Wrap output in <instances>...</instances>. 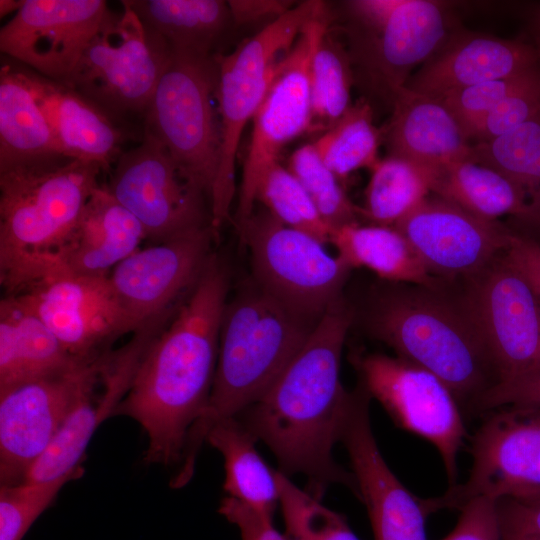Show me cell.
Returning a JSON list of instances; mask_svg holds the SVG:
<instances>
[{"label": "cell", "instance_id": "6da1fadb", "mask_svg": "<svg viewBox=\"0 0 540 540\" xmlns=\"http://www.w3.org/2000/svg\"><path fill=\"white\" fill-rule=\"evenodd\" d=\"M353 318L342 300L330 307L273 385L237 416L272 451L281 472L304 475L306 491L320 500L336 483L359 498L353 473L332 452L349 392L341 384L340 365Z\"/></svg>", "mask_w": 540, "mask_h": 540}, {"label": "cell", "instance_id": "7a4b0ae2", "mask_svg": "<svg viewBox=\"0 0 540 540\" xmlns=\"http://www.w3.org/2000/svg\"><path fill=\"white\" fill-rule=\"evenodd\" d=\"M228 290L227 270L212 255L171 322L148 347L116 411L145 431L147 463L180 462L188 432L209 398Z\"/></svg>", "mask_w": 540, "mask_h": 540}, {"label": "cell", "instance_id": "3957f363", "mask_svg": "<svg viewBox=\"0 0 540 540\" xmlns=\"http://www.w3.org/2000/svg\"><path fill=\"white\" fill-rule=\"evenodd\" d=\"M318 321L290 311L255 283L227 302L209 398L188 432L180 467L171 482L173 488H181L191 479L197 454L213 426L237 417L258 401Z\"/></svg>", "mask_w": 540, "mask_h": 540}, {"label": "cell", "instance_id": "277c9868", "mask_svg": "<svg viewBox=\"0 0 540 540\" xmlns=\"http://www.w3.org/2000/svg\"><path fill=\"white\" fill-rule=\"evenodd\" d=\"M373 295L369 333L396 356L441 379L458 403L472 402L498 383L490 353L462 296L441 287L391 283Z\"/></svg>", "mask_w": 540, "mask_h": 540}, {"label": "cell", "instance_id": "5b68a950", "mask_svg": "<svg viewBox=\"0 0 540 540\" xmlns=\"http://www.w3.org/2000/svg\"><path fill=\"white\" fill-rule=\"evenodd\" d=\"M103 169L63 155L0 170V283L14 295L43 278L101 185Z\"/></svg>", "mask_w": 540, "mask_h": 540}, {"label": "cell", "instance_id": "8992f818", "mask_svg": "<svg viewBox=\"0 0 540 540\" xmlns=\"http://www.w3.org/2000/svg\"><path fill=\"white\" fill-rule=\"evenodd\" d=\"M325 13L319 1L296 4L270 21L228 55L216 57V99L221 130L219 170L210 198L211 225L217 231L229 218L236 193L235 164L246 124L265 97L281 61L305 26Z\"/></svg>", "mask_w": 540, "mask_h": 540}, {"label": "cell", "instance_id": "52a82bcc", "mask_svg": "<svg viewBox=\"0 0 540 540\" xmlns=\"http://www.w3.org/2000/svg\"><path fill=\"white\" fill-rule=\"evenodd\" d=\"M216 58L172 53L143 128L166 148L182 174L210 201L221 155Z\"/></svg>", "mask_w": 540, "mask_h": 540}, {"label": "cell", "instance_id": "ba28073f", "mask_svg": "<svg viewBox=\"0 0 540 540\" xmlns=\"http://www.w3.org/2000/svg\"><path fill=\"white\" fill-rule=\"evenodd\" d=\"M110 10L71 75L62 82L121 123L144 120L170 60L168 48L121 1Z\"/></svg>", "mask_w": 540, "mask_h": 540}, {"label": "cell", "instance_id": "9c48e42d", "mask_svg": "<svg viewBox=\"0 0 540 540\" xmlns=\"http://www.w3.org/2000/svg\"><path fill=\"white\" fill-rule=\"evenodd\" d=\"M238 232L249 250L254 283L290 311L318 321L342 300L352 269L325 243L267 210L252 214Z\"/></svg>", "mask_w": 540, "mask_h": 540}, {"label": "cell", "instance_id": "30bf717a", "mask_svg": "<svg viewBox=\"0 0 540 540\" xmlns=\"http://www.w3.org/2000/svg\"><path fill=\"white\" fill-rule=\"evenodd\" d=\"M351 362L359 382L394 423L433 444L449 487L456 485L457 456L466 428L449 387L430 371L398 356L356 351Z\"/></svg>", "mask_w": 540, "mask_h": 540}, {"label": "cell", "instance_id": "8fae6325", "mask_svg": "<svg viewBox=\"0 0 540 540\" xmlns=\"http://www.w3.org/2000/svg\"><path fill=\"white\" fill-rule=\"evenodd\" d=\"M108 352L0 393L1 485L23 482L71 412L94 392Z\"/></svg>", "mask_w": 540, "mask_h": 540}, {"label": "cell", "instance_id": "7c38bea8", "mask_svg": "<svg viewBox=\"0 0 540 540\" xmlns=\"http://www.w3.org/2000/svg\"><path fill=\"white\" fill-rule=\"evenodd\" d=\"M489 415L471 443L467 480L441 496L422 499L427 514L461 509L470 500H498L540 491V406H506Z\"/></svg>", "mask_w": 540, "mask_h": 540}, {"label": "cell", "instance_id": "4fadbf2b", "mask_svg": "<svg viewBox=\"0 0 540 540\" xmlns=\"http://www.w3.org/2000/svg\"><path fill=\"white\" fill-rule=\"evenodd\" d=\"M325 13L309 22L278 71L255 115L238 192L236 227L253 214L259 186L283 147L311 127L310 63L328 29Z\"/></svg>", "mask_w": 540, "mask_h": 540}, {"label": "cell", "instance_id": "5bb4252c", "mask_svg": "<svg viewBox=\"0 0 540 540\" xmlns=\"http://www.w3.org/2000/svg\"><path fill=\"white\" fill-rule=\"evenodd\" d=\"M106 186L140 222L147 239L155 243L211 225L204 205L206 196L145 128L140 143L120 155Z\"/></svg>", "mask_w": 540, "mask_h": 540}, {"label": "cell", "instance_id": "9a60e30c", "mask_svg": "<svg viewBox=\"0 0 540 540\" xmlns=\"http://www.w3.org/2000/svg\"><path fill=\"white\" fill-rule=\"evenodd\" d=\"M461 296L487 346L498 382L540 368V304L503 253L466 279Z\"/></svg>", "mask_w": 540, "mask_h": 540}, {"label": "cell", "instance_id": "2e32d148", "mask_svg": "<svg viewBox=\"0 0 540 540\" xmlns=\"http://www.w3.org/2000/svg\"><path fill=\"white\" fill-rule=\"evenodd\" d=\"M215 233L207 225L139 248L110 272L108 281L130 333L179 307L212 256Z\"/></svg>", "mask_w": 540, "mask_h": 540}, {"label": "cell", "instance_id": "e0dca14e", "mask_svg": "<svg viewBox=\"0 0 540 540\" xmlns=\"http://www.w3.org/2000/svg\"><path fill=\"white\" fill-rule=\"evenodd\" d=\"M109 12L104 0H24L0 29L1 52L62 83Z\"/></svg>", "mask_w": 540, "mask_h": 540}, {"label": "cell", "instance_id": "ac0fdd59", "mask_svg": "<svg viewBox=\"0 0 540 540\" xmlns=\"http://www.w3.org/2000/svg\"><path fill=\"white\" fill-rule=\"evenodd\" d=\"M9 296L33 312L79 359L105 353L106 345L130 333L108 276L53 274Z\"/></svg>", "mask_w": 540, "mask_h": 540}, {"label": "cell", "instance_id": "d6986e66", "mask_svg": "<svg viewBox=\"0 0 540 540\" xmlns=\"http://www.w3.org/2000/svg\"><path fill=\"white\" fill-rule=\"evenodd\" d=\"M370 395L361 383L348 392L339 441L345 446L375 540H427L422 499L395 476L375 440Z\"/></svg>", "mask_w": 540, "mask_h": 540}, {"label": "cell", "instance_id": "ffe728a7", "mask_svg": "<svg viewBox=\"0 0 540 540\" xmlns=\"http://www.w3.org/2000/svg\"><path fill=\"white\" fill-rule=\"evenodd\" d=\"M393 227L441 280L474 276L506 250L514 235L498 221L477 217L433 194Z\"/></svg>", "mask_w": 540, "mask_h": 540}, {"label": "cell", "instance_id": "44dd1931", "mask_svg": "<svg viewBox=\"0 0 540 540\" xmlns=\"http://www.w3.org/2000/svg\"><path fill=\"white\" fill-rule=\"evenodd\" d=\"M451 28L443 2L402 0L381 28L354 33L352 53L371 88L392 102L415 68L447 43Z\"/></svg>", "mask_w": 540, "mask_h": 540}, {"label": "cell", "instance_id": "7402d4cb", "mask_svg": "<svg viewBox=\"0 0 540 540\" xmlns=\"http://www.w3.org/2000/svg\"><path fill=\"white\" fill-rule=\"evenodd\" d=\"M153 338L151 330L141 329L124 346L108 353L100 376V396L95 397L93 392L75 407L27 472L25 482L81 477L80 463L93 434L109 416L116 414Z\"/></svg>", "mask_w": 540, "mask_h": 540}, {"label": "cell", "instance_id": "603a6c76", "mask_svg": "<svg viewBox=\"0 0 540 540\" xmlns=\"http://www.w3.org/2000/svg\"><path fill=\"white\" fill-rule=\"evenodd\" d=\"M533 44L487 34L452 35L416 70L406 88L432 98L476 84L522 74L538 66Z\"/></svg>", "mask_w": 540, "mask_h": 540}, {"label": "cell", "instance_id": "cb8c5ba5", "mask_svg": "<svg viewBox=\"0 0 540 540\" xmlns=\"http://www.w3.org/2000/svg\"><path fill=\"white\" fill-rule=\"evenodd\" d=\"M144 239L147 237L140 222L114 198L106 185L101 184L44 277L53 274L107 277L139 249Z\"/></svg>", "mask_w": 540, "mask_h": 540}, {"label": "cell", "instance_id": "d4e9b609", "mask_svg": "<svg viewBox=\"0 0 540 540\" xmlns=\"http://www.w3.org/2000/svg\"><path fill=\"white\" fill-rule=\"evenodd\" d=\"M391 104L392 115L383 131L390 156L433 175L451 163L474 160L473 143L440 100L404 87Z\"/></svg>", "mask_w": 540, "mask_h": 540}, {"label": "cell", "instance_id": "484cf974", "mask_svg": "<svg viewBox=\"0 0 540 540\" xmlns=\"http://www.w3.org/2000/svg\"><path fill=\"white\" fill-rule=\"evenodd\" d=\"M61 155L107 171L124 152L125 130L94 103L67 85L25 68Z\"/></svg>", "mask_w": 540, "mask_h": 540}, {"label": "cell", "instance_id": "4316f807", "mask_svg": "<svg viewBox=\"0 0 540 540\" xmlns=\"http://www.w3.org/2000/svg\"><path fill=\"white\" fill-rule=\"evenodd\" d=\"M85 360L72 356L17 298L4 295L0 301V393L22 382L66 371Z\"/></svg>", "mask_w": 540, "mask_h": 540}, {"label": "cell", "instance_id": "83f0119b", "mask_svg": "<svg viewBox=\"0 0 540 540\" xmlns=\"http://www.w3.org/2000/svg\"><path fill=\"white\" fill-rule=\"evenodd\" d=\"M61 155L25 68L0 69V170Z\"/></svg>", "mask_w": 540, "mask_h": 540}, {"label": "cell", "instance_id": "f1b7e54d", "mask_svg": "<svg viewBox=\"0 0 540 540\" xmlns=\"http://www.w3.org/2000/svg\"><path fill=\"white\" fill-rule=\"evenodd\" d=\"M329 243L351 269L366 268L389 283L444 286L443 280L427 271L408 240L393 226L359 222L342 225L332 230Z\"/></svg>", "mask_w": 540, "mask_h": 540}, {"label": "cell", "instance_id": "f546056e", "mask_svg": "<svg viewBox=\"0 0 540 540\" xmlns=\"http://www.w3.org/2000/svg\"><path fill=\"white\" fill-rule=\"evenodd\" d=\"M170 54L212 57L211 50L232 24L222 0H124Z\"/></svg>", "mask_w": 540, "mask_h": 540}, {"label": "cell", "instance_id": "4dcf8cb0", "mask_svg": "<svg viewBox=\"0 0 540 540\" xmlns=\"http://www.w3.org/2000/svg\"><path fill=\"white\" fill-rule=\"evenodd\" d=\"M206 441L224 458V491L231 498L262 512L274 514L279 504L276 471L258 453L255 437L237 418L217 423Z\"/></svg>", "mask_w": 540, "mask_h": 540}, {"label": "cell", "instance_id": "1f68e13d", "mask_svg": "<svg viewBox=\"0 0 540 540\" xmlns=\"http://www.w3.org/2000/svg\"><path fill=\"white\" fill-rule=\"evenodd\" d=\"M431 194L486 220L510 215L528 222L519 189L499 171L474 160L454 162L436 171Z\"/></svg>", "mask_w": 540, "mask_h": 540}, {"label": "cell", "instance_id": "d6a6232c", "mask_svg": "<svg viewBox=\"0 0 540 540\" xmlns=\"http://www.w3.org/2000/svg\"><path fill=\"white\" fill-rule=\"evenodd\" d=\"M474 160L505 175L522 193L528 222L540 225V112L515 130L473 144Z\"/></svg>", "mask_w": 540, "mask_h": 540}, {"label": "cell", "instance_id": "836d02e7", "mask_svg": "<svg viewBox=\"0 0 540 540\" xmlns=\"http://www.w3.org/2000/svg\"><path fill=\"white\" fill-rule=\"evenodd\" d=\"M370 169L358 208L370 224L395 226L431 194L433 174L405 159L389 155Z\"/></svg>", "mask_w": 540, "mask_h": 540}, {"label": "cell", "instance_id": "e575fe53", "mask_svg": "<svg viewBox=\"0 0 540 540\" xmlns=\"http://www.w3.org/2000/svg\"><path fill=\"white\" fill-rule=\"evenodd\" d=\"M381 134L373 123L371 106L360 100L313 144L324 163L340 180L377 163Z\"/></svg>", "mask_w": 540, "mask_h": 540}, {"label": "cell", "instance_id": "d590c367", "mask_svg": "<svg viewBox=\"0 0 540 540\" xmlns=\"http://www.w3.org/2000/svg\"><path fill=\"white\" fill-rule=\"evenodd\" d=\"M309 78L311 127L327 130L352 105L350 58L341 46L329 37L328 29L314 49Z\"/></svg>", "mask_w": 540, "mask_h": 540}, {"label": "cell", "instance_id": "8d00e7d4", "mask_svg": "<svg viewBox=\"0 0 540 540\" xmlns=\"http://www.w3.org/2000/svg\"><path fill=\"white\" fill-rule=\"evenodd\" d=\"M276 478L287 540H359L345 516L301 490L283 472L276 471Z\"/></svg>", "mask_w": 540, "mask_h": 540}, {"label": "cell", "instance_id": "74e56055", "mask_svg": "<svg viewBox=\"0 0 540 540\" xmlns=\"http://www.w3.org/2000/svg\"><path fill=\"white\" fill-rule=\"evenodd\" d=\"M257 201L262 202L282 224L329 243L332 228L299 181L279 161L266 172L257 192Z\"/></svg>", "mask_w": 540, "mask_h": 540}, {"label": "cell", "instance_id": "f35d334b", "mask_svg": "<svg viewBox=\"0 0 540 540\" xmlns=\"http://www.w3.org/2000/svg\"><path fill=\"white\" fill-rule=\"evenodd\" d=\"M288 170L306 190L332 230L358 222V208L349 200L338 177L324 163L313 143L294 151Z\"/></svg>", "mask_w": 540, "mask_h": 540}, {"label": "cell", "instance_id": "ab89813d", "mask_svg": "<svg viewBox=\"0 0 540 540\" xmlns=\"http://www.w3.org/2000/svg\"><path fill=\"white\" fill-rule=\"evenodd\" d=\"M73 479L64 477L46 482L1 485L0 540H22L62 487Z\"/></svg>", "mask_w": 540, "mask_h": 540}, {"label": "cell", "instance_id": "60d3db41", "mask_svg": "<svg viewBox=\"0 0 540 540\" xmlns=\"http://www.w3.org/2000/svg\"><path fill=\"white\" fill-rule=\"evenodd\" d=\"M539 69L540 64L522 74L463 88L438 100L453 114L472 142V135L485 116Z\"/></svg>", "mask_w": 540, "mask_h": 540}, {"label": "cell", "instance_id": "b9f144b4", "mask_svg": "<svg viewBox=\"0 0 540 540\" xmlns=\"http://www.w3.org/2000/svg\"><path fill=\"white\" fill-rule=\"evenodd\" d=\"M539 112L540 69L485 116L472 135V143L488 142L505 135Z\"/></svg>", "mask_w": 540, "mask_h": 540}, {"label": "cell", "instance_id": "7bdbcfd3", "mask_svg": "<svg viewBox=\"0 0 540 540\" xmlns=\"http://www.w3.org/2000/svg\"><path fill=\"white\" fill-rule=\"evenodd\" d=\"M506 406H540V368L496 383L469 407L476 413H487Z\"/></svg>", "mask_w": 540, "mask_h": 540}, {"label": "cell", "instance_id": "ee69618b", "mask_svg": "<svg viewBox=\"0 0 540 540\" xmlns=\"http://www.w3.org/2000/svg\"><path fill=\"white\" fill-rule=\"evenodd\" d=\"M503 536L540 537V491L496 500Z\"/></svg>", "mask_w": 540, "mask_h": 540}, {"label": "cell", "instance_id": "f6af8a7d", "mask_svg": "<svg viewBox=\"0 0 540 540\" xmlns=\"http://www.w3.org/2000/svg\"><path fill=\"white\" fill-rule=\"evenodd\" d=\"M460 510L457 524L442 540H501L496 500L477 497Z\"/></svg>", "mask_w": 540, "mask_h": 540}, {"label": "cell", "instance_id": "bcb514c9", "mask_svg": "<svg viewBox=\"0 0 540 540\" xmlns=\"http://www.w3.org/2000/svg\"><path fill=\"white\" fill-rule=\"evenodd\" d=\"M219 513L238 527L241 540H287L273 524V514L258 511L229 496L223 498Z\"/></svg>", "mask_w": 540, "mask_h": 540}, {"label": "cell", "instance_id": "7dc6e473", "mask_svg": "<svg viewBox=\"0 0 540 540\" xmlns=\"http://www.w3.org/2000/svg\"><path fill=\"white\" fill-rule=\"evenodd\" d=\"M503 254L527 280L540 304V245L525 237L513 235Z\"/></svg>", "mask_w": 540, "mask_h": 540}, {"label": "cell", "instance_id": "c3c4849f", "mask_svg": "<svg viewBox=\"0 0 540 540\" xmlns=\"http://www.w3.org/2000/svg\"><path fill=\"white\" fill-rule=\"evenodd\" d=\"M232 22L236 25L279 18L295 6L284 0H230L227 1Z\"/></svg>", "mask_w": 540, "mask_h": 540}, {"label": "cell", "instance_id": "681fc988", "mask_svg": "<svg viewBox=\"0 0 540 540\" xmlns=\"http://www.w3.org/2000/svg\"><path fill=\"white\" fill-rule=\"evenodd\" d=\"M402 0H356L349 7L359 28L377 30L391 17Z\"/></svg>", "mask_w": 540, "mask_h": 540}, {"label": "cell", "instance_id": "f907efd6", "mask_svg": "<svg viewBox=\"0 0 540 540\" xmlns=\"http://www.w3.org/2000/svg\"><path fill=\"white\" fill-rule=\"evenodd\" d=\"M24 0H1L0 1V16L16 13L22 6Z\"/></svg>", "mask_w": 540, "mask_h": 540}, {"label": "cell", "instance_id": "816d5d0a", "mask_svg": "<svg viewBox=\"0 0 540 540\" xmlns=\"http://www.w3.org/2000/svg\"><path fill=\"white\" fill-rule=\"evenodd\" d=\"M530 24L534 35H540V4L536 5L532 10Z\"/></svg>", "mask_w": 540, "mask_h": 540}, {"label": "cell", "instance_id": "f5cc1de1", "mask_svg": "<svg viewBox=\"0 0 540 540\" xmlns=\"http://www.w3.org/2000/svg\"><path fill=\"white\" fill-rule=\"evenodd\" d=\"M501 540H540V537L509 535L503 536Z\"/></svg>", "mask_w": 540, "mask_h": 540}, {"label": "cell", "instance_id": "db71d44e", "mask_svg": "<svg viewBox=\"0 0 540 540\" xmlns=\"http://www.w3.org/2000/svg\"><path fill=\"white\" fill-rule=\"evenodd\" d=\"M534 47L536 49L539 63H540V35H534Z\"/></svg>", "mask_w": 540, "mask_h": 540}]
</instances>
